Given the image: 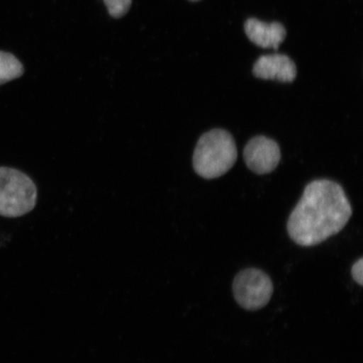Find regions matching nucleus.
I'll use <instances>...</instances> for the list:
<instances>
[{
  "label": "nucleus",
  "instance_id": "nucleus-3",
  "mask_svg": "<svg viewBox=\"0 0 363 363\" xmlns=\"http://www.w3.org/2000/svg\"><path fill=\"white\" fill-rule=\"evenodd\" d=\"M38 201V189L24 172L0 167V216L17 218L28 214Z\"/></svg>",
  "mask_w": 363,
  "mask_h": 363
},
{
  "label": "nucleus",
  "instance_id": "nucleus-6",
  "mask_svg": "<svg viewBox=\"0 0 363 363\" xmlns=\"http://www.w3.org/2000/svg\"><path fill=\"white\" fill-rule=\"evenodd\" d=\"M252 74L257 79L293 83L297 77V67L291 58L284 54L262 56L253 66Z\"/></svg>",
  "mask_w": 363,
  "mask_h": 363
},
{
  "label": "nucleus",
  "instance_id": "nucleus-10",
  "mask_svg": "<svg viewBox=\"0 0 363 363\" xmlns=\"http://www.w3.org/2000/svg\"><path fill=\"white\" fill-rule=\"evenodd\" d=\"M363 259L362 257L357 261L352 267V277L355 282L361 286L363 284Z\"/></svg>",
  "mask_w": 363,
  "mask_h": 363
},
{
  "label": "nucleus",
  "instance_id": "nucleus-11",
  "mask_svg": "<svg viewBox=\"0 0 363 363\" xmlns=\"http://www.w3.org/2000/svg\"><path fill=\"white\" fill-rule=\"evenodd\" d=\"M191 1H198V0H191Z\"/></svg>",
  "mask_w": 363,
  "mask_h": 363
},
{
  "label": "nucleus",
  "instance_id": "nucleus-5",
  "mask_svg": "<svg viewBox=\"0 0 363 363\" xmlns=\"http://www.w3.org/2000/svg\"><path fill=\"white\" fill-rule=\"evenodd\" d=\"M243 157L247 167L254 174H271L277 169L281 160L279 145L267 136H255L245 147Z\"/></svg>",
  "mask_w": 363,
  "mask_h": 363
},
{
  "label": "nucleus",
  "instance_id": "nucleus-4",
  "mask_svg": "<svg viewBox=\"0 0 363 363\" xmlns=\"http://www.w3.org/2000/svg\"><path fill=\"white\" fill-rule=\"evenodd\" d=\"M274 290L270 277L258 269L239 272L233 284L235 301L244 310L251 311L264 308L269 303Z\"/></svg>",
  "mask_w": 363,
  "mask_h": 363
},
{
  "label": "nucleus",
  "instance_id": "nucleus-1",
  "mask_svg": "<svg viewBox=\"0 0 363 363\" xmlns=\"http://www.w3.org/2000/svg\"><path fill=\"white\" fill-rule=\"evenodd\" d=\"M352 215V208L339 184L318 179L308 184L289 216L287 230L298 246H317L342 231Z\"/></svg>",
  "mask_w": 363,
  "mask_h": 363
},
{
  "label": "nucleus",
  "instance_id": "nucleus-8",
  "mask_svg": "<svg viewBox=\"0 0 363 363\" xmlns=\"http://www.w3.org/2000/svg\"><path fill=\"white\" fill-rule=\"evenodd\" d=\"M24 66L10 52L0 51V86L24 74Z\"/></svg>",
  "mask_w": 363,
  "mask_h": 363
},
{
  "label": "nucleus",
  "instance_id": "nucleus-2",
  "mask_svg": "<svg viewBox=\"0 0 363 363\" xmlns=\"http://www.w3.org/2000/svg\"><path fill=\"white\" fill-rule=\"evenodd\" d=\"M238 159L233 136L223 129H213L199 139L193 157L195 172L201 178H220L233 169Z\"/></svg>",
  "mask_w": 363,
  "mask_h": 363
},
{
  "label": "nucleus",
  "instance_id": "nucleus-9",
  "mask_svg": "<svg viewBox=\"0 0 363 363\" xmlns=\"http://www.w3.org/2000/svg\"><path fill=\"white\" fill-rule=\"evenodd\" d=\"M111 16L120 18L130 10L131 0H104Z\"/></svg>",
  "mask_w": 363,
  "mask_h": 363
},
{
  "label": "nucleus",
  "instance_id": "nucleus-7",
  "mask_svg": "<svg viewBox=\"0 0 363 363\" xmlns=\"http://www.w3.org/2000/svg\"><path fill=\"white\" fill-rule=\"evenodd\" d=\"M245 31L252 43L262 48L278 50L286 38V30L278 22L267 24L257 19H249L245 24Z\"/></svg>",
  "mask_w": 363,
  "mask_h": 363
}]
</instances>
